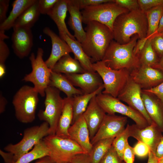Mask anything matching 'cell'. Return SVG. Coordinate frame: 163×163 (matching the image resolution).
Masks as SVG:
<instances>
[{
	"label": "cell",
	"mask_w": 163,
	"mask_h": 163,
	"mask_svg": "<svg viewBox=\"0 0 163 163\" xmlns=\"http://www.w3.org/2000/svg\"><path fill=\"white\" fill-rule=\"evenodd\" d=\"M64 99L63 107L55 135L62 138H69L68 130L72 125L73 116L72 97H66Z\"/></svg>",
	"instance_id": "cell-24"
},
{
	"label": "cell",
	"mask_w": 163,
	"mask_h": 163,
	"mask_svg": "<svg viewBox=\"0 0 163 163\" xmlns=\"http://www.w3.org/2000/svg\"><path fill=\"white\" fill-rule=\"evenodd\" d=\"M130 76L142 90L153 88L163 82V72L147 66L140 65L131 71Z\"/></svg>",
	"instance_id": "cell-14"
},
{
	"label": "cell",
	"mask_w": 163,
	"mask_h": 163,
	"mask_svg": "<svg viewBox=\"0 0 163 163\" xmlns=\"http://www.w3.org/2000/svg\"><path fill=\"white\" fill-rule=\"evenodd\" d=\"M80 10L85 8L99 5L103 3L113 2L114 0H75Z\"/></svg>",
	"instance_id": "cell-43"
},
{
	"label": "cell",
	"mask_w": 163,
	"mask_h": 163,
	"mask_svg": "<svg viewBox=\"0 0 163 163\" xmlns=\"http://www.w3.org/2000/svg\"><path fill=\"white\" fill-rule=\"evenodd\" d=\"M68 9L70 14L68 24L77 40L81 43L85 39V32L82 27V14L75 0H68Z\"/></svg>",
	"instance_id": "cell-22"
},
{
	"label": "cell",
	"mask_w": 163,
	"mask_h": 163,
	"mask_svg": "<svg viewBox=\"0 0 163 163\" xmlns=\"http://www.w3.org/2000/svg\"><path fill=\"white\" fill-rule=\"evenodd\" d=\"M142 90L140 86L130 78L117 98L140 113L150 125L153 122L146 110L141 97Z\"/></svg>",
	"instance_id": "cell-13"
},
{
	"label": "cell",
	"mask_w": 163,
	"mask_h": 163,
	"mask_svg": "<svg viewBox=\"0 0 163 163\" xmlns=\"http://www.w3.org/2000/svg\"><path fill=\"white\" fill-rule=\"evenodd\" d=\"M129 136L138 141L144 142L149 147L150 151L155 153L157 147L163 136L162 132L154 123L141 128L136 124L129 125Z\"/></svg>",
	"instance_id": "cell-15"
},
{
	"label": "cell",
	"mask_w": 163,
	"mask_h": 163,
	"mask_svg": "<svg viewBox=\"0 0 163 163\" xmlns=\"http://www.w3.org/2000/svg\"><path fill=\"white\" fill-rule=\"evenodd\" d=\"M148 22L145 12L140 9L129 11L119 15L113 25V40L121 44L129 42L137 35L139 39L147 37Z\"/></svg>",
	"instance_id": "cell-1"
},
{
	"label": "cell",
	"mask_w": 163,
	"mask_h": 163,
	"mask_svg": "<svg viewBox=\"0 0 163 163\" xmlns=\"http://www.w3.org/2000/svg\"><path fill=\"white\" fill-rule=\"evenodd\" d=\"M160 34L163 38V33H162L161 34Z\"/></svg>",
	"instance_id": "cell-58"
},
{
	"label": "cell",
	"mask_w": 163,
	"mask_h": 163,
	"mask_svg": "<svg viewBox=\"0 0 163 163\" xmlns=\"http://www.w3.org/2000/svg\"><path fill=\"white\" fill-rule=\"evenodd\" d=\"M122 163H125L124 161H123L122 162Z\"/></svg>",
	"instance_id": "cell-59"
},
{
	"label": "cell",
	"mask_w": 163,
	"mask_h": 163,
	"mask_svg": "<svg viewBox=\"0 0 163 163\" xmlns=\"http://www.w3.org/2000/svg\"><path fill=\"white\" fill-rule=\"evenodd\" d=\"M96 97L91 100L82 115L89 129L91 140L97 133L106 115L97 103Z\"/></svg>",
	"instance_id": "cell-19"
},
{
	"label": "cell",
	"mask_w": 163,
	"mask_h": 163,
	"mask_svg": "<svg viewBox=\"0 0 163 163\" xmlns=\"http://www.w3.org/2000/svg\"><path fill=\"white\" fill-rule=\"evenodd\" d=\"M104 89L103 85L92 93L76 95L72 97L73 116L72 125L83 115L91 99L101 93Z\"/></svg>",
	"instance_id": "cell-27"
},
{
	"label": "cell",
	"mask_w": 163,
	"mask_h": 163,
	"mask_svg": "<svg viewBox=\"0 0 163 163\" xmlns=\"http://www.w3.org/2000/svg\"><path fill=\"white\" fill-rule=\"evenodd\" d=\"M144 12L148 22V30L146 37L148 38L156 33L160 19L163 14V5L156 6Z\"/></svg>",
	"instance_id": "cell-31"
},
{
	"label": "cell",
	"mask_w": 163,
	"mask_h": 163,
	"mask_svg": "<svg viewBox=\"0 0 163 163\" xmlns=\"http://www.w3.org/2000/svg\"><path fill=\"white\" fill-rule=\"evenodd\" d=\"M114 2L121 7L129 11L140 9L138 0H114Z\"/></svg>",
	"instance_id": "cell-42"
},
{
	"label": "cell",
	"mask_w": 163,
	"mask_h": 163,
	"mask_svg": "<svg viewBox=\"0 0 163 163\" xmlns=\"http://www.w3.org/2000/svg\"><path fill=\"white\" fill-rule=\"evenodd\" d=\"M162 33H163V14L160 19L159 26L156 33L155 35L160 34Z\"/></svg>",
	"instance_id": "cell-54"
},
{
	"label": "cell",
	"mask_w": 163,
	"mask_h": 163,
	"mask_svg": "<svg viewBox=\"0 0 163 163\" xmlns=\"http://www.w3.org/2000/svg\"><path fill=\"white\" fill-rule=\"evenodd\" d=\"M59 0H39L38 7L40 14H47Z\"/></svg>",
	"instance_id": "cell-40"
},
{
	"label": "cell",
	"mask_w": 163,
	"mask_h": 163,
	"mask_svg": "<svg viewBox=\"0 0 163 163\" xmlns=\"http://www.w3.org/2000/svg\"><path fill=\"white\" fill-rule=\"evenodd\" d=\"M68 11V0H59L47 15L56 24L59 33L66 34L72 39L76 40L69 31L66 24Z\"/></svg>",
	"instance_id": "cell-23"
},
{
	"label": "cell",
	"mask_w": 163,
	"mask_h": 163,
	"mask_svg": "<svg viewBox=\"0 0 163 163\" xmlns=\"http://www.w3.org/2000/svg\"><path fill=\"white\" fill-rule=\"evenodd\" d=\"M117 153L112 145L102 158L100 163H122Z\"/></svg>",
	"instance_id": "cell-37"
},
{
	"label": "cell",
	"mask_w": 163,
	"mask_h": 163,
	"mask_svg": "<svg viewBox=\"0 0 163 163\" xmlns=\"http://www.w3.org/2000/svg\"><path fill=\"white\" fill-rule=\"evenodd\" d=\"M129 125L128 124L124 130L114 138L112 144V146L117 152L122 161H123V152L128 143V138L130 137Z\"/></svg>",
	"instance_id": "cell-35"
},
{
	"label": "cell",
	"mask_w": 163,
	"mask_h": 163,
	"mask_svg": "<svg viewBox=\"0 0 163 163\" xmlns=\"http://www.w3.org/2000/svg\"><path fill=\"white\" fill-rule=\"evenodd\" d=\"M158 159L156 157L155 154L150 151L148 155V159L147 163H158Z\"/></svg>",
	"instance_id": "cell-52"
},
{
	"label": "cell",
	"mask_w": 163,
	"mask_h": 163,
	"mask_svg": "<svg viewBox=\"0 0 163 163\" xmlns=\"http://www.w3.org/2000/svg\"><path fill=\"white\" fill-rule=\"evenodd\" d=\"M158 163H163V157L158 159Z\"/></svg>",
	"instance_id": "cell-57"
},
{
	"label": "cell",
	"mask_w": 163,
	"mask_h": 163,
	"mask_svg": "<svg viewBox=\"0 0 163 163\" xmlns=\"http://www.w3.org/2000/svg\"><path fill=\"white\" fill-rule=\"evenodd\" d=\"M8 38L4 32L0 31V65H5V62L10 54L9 48L4 41L5 39Z\"/></svg>",
	"instance_id": "cell-36"
},
{
	"label": "cell",
	"mask_w": 163,
	"mask_h": 163,
	"mask_svg": "<svg viewBox=\"0 0 163 163\" xmlns=\"http://www.w3.org/2000/svg\"><path fill=\"white\" fill-rule=\"evenodd\" d=\"M43 31V33L49 36L51 39V53L45 62L47 67L52 69L61 58L72 53V51L67 43L50 28L45 27Z\"/></svg>",
	"instance_id": "cell-18"
},
{
	"label": "cell",
	"mask_w": 163,
	"mask_h": 163,
	"mask_svg": "<svg viewBox=\"0 0 163 163\" xmlns=\"http://www.w3.org/2000/svg\"><path fill=\"white\" fill-rule=\"evenodd\" d=\"M69 137L74 140L87 153L92 147L88 126L83 115L75 121L68 130Z\"/></svg>",
	"instance_id": "cell-20"
},
{
	"label": "cell",
	"mask_w": 163,
	"mask_h": 163,
	"mask_svg": "<svg viewBox=\"0 0 163 163\" xmlns=\"http://www.w3.org/2000/svg\"><path fill=\"white\" fill-rule=\"evenodd\" d=\"M142 90L155 95L160 100L163 104V82L153 88Z\"/></svg>",
	"instance_id": "cell-46"
},
{
	"label": "cell",
	"mask_w": 163,
	"mask_h": 163,
	"mask_svg": "<svg viewBox=\"0 0 163 163\" xmlns=\"http://www.w3.org/2000/svg\"><path fill=\"white\" fill-rule=\"evenodd\" d=\"M126 116L106 114L97 133L91 140L92 145L104 139L115 138L125 129Z\"/></svg>",
	"instance_id": "cell-12"
},
{
	"label": "cell",
	"mask_w": 163,
	"mask_h": 163,
	"mask_svg": "<svg viewBox=\"0 0 163 163\" xmlns=\"http://www.w3.org/2000/svg\"><path fill=\"white\" fill-rule=\"evenodd\" d=\"M85 29V37L81 43L84 51L92 63L101 61L113 40V31L106 26L95 21L88 23Z\"/></svg>",
	"instance_id": "cell-2"
},
{
	"label": "cell",
	"mask_w": 163,
	"mask_h": 163,
	"mask_svg": "<svg viewBox=\"0 0 163 163\" xmlns=\"http://www.w3.org/2000/svg\"><path fill=\"white\" fill-rule=\"evenodd\" d=\"M141 97L146 110L153 123L163 133V104L155 95L142 90Z\"/></svg>",
	"instance_id": "cell-21"
},
{
	"label": "cell",
	"mask_w": 163,
	"mask_h": 163,
	"mask_svg": "<svg viewBox=\"0 0 163 163\" xmlns=\"http://www.w3.org/2000/svg\"><path fill=\"white\" fill-rule=\"evenodd\" d=\"M71 163H91L88 153H82L75 156L72 159Z\"/></svg>",
	"instance_id": "cell-47"
},
{
	"label": "cell",
	"mask_w": 163,
	"mask_h": 163,
	"mask_svg": "<svg viewBox=\"0 0 163 163\" xmlns=\"http://www.w3.org/2000/svg\"><path fill=\"white\" fill-rule=\"evenodd\" d=\"M96 100L102 109L108 114L119 113L133 120L139 127L144 128L149 124L143 116L129 105L124 104L117 98L101 93L96 96Z\"/></svg>",
	"instance_id": "cell-11"
},
{
	"label": "cell",
	"mask_w": 163,
	"mask_h": 163,
	"mask_svg": "<svg viewBox=\"0 0 163 163\" xmlns=\"http://www.w3.org/2000/svg\"><path fill=\"white\" fill-rule=\"evenodd\" d=\"M60 37L68 45L73 53L75 59L77 60L86 72H95L93 63L84 51L81 44L70 37L66 34L59 33Z\"/></svg>",
	"instance_id": "cell-25"
},
{
	"label": "cell",
	"mask_w": 163,
	"mask_h": 163,
	"mask_svg": "<svg viewBox=\"0 0 163 163\" xmlns=\"http://www.w3.org/2000/svg\"><path fill=\"white\" fill-rule=\"evenodd\" d=\"M138 38V36L135 35L129 42L123 44L113 40L101 61L107 67L115 70L126 69L131 71L138 68L140 66L139 58L133 52Z\"/></svg>",
	"instance_id": "cell-3"
},
{
	"label": "cell",
	"mask_w": 163,
	"mask_h": 163,
	"mask_svg": "<svg viewBox=\"0 0 163 163\" xmlns=\"http://www.w3.org/2000/svg\"><path fill=\"white\" fill-rule=\"evenodd\" d=\"M135 155L133 148L128 143L123 152V161L125 163H133Z\"/></svg>",
	"instance_id": "cell-44"
},
{
	"label": "cell",
	"mask_w": 163,
	"mask_h": 163,
	"mask_svg": "<svg viewBox=\"0 0 163 163\" xmlns=\"http://www.w3.org/2000/svg\"><path fill=\"white\" fill-rule=\"evenodd\" d=\"M47 156H49L48 150L42 139L35 145L31 151L21 156L15 163H29Z\"/></svg>",
	"instance_id": "cell-34"
},
{
	"label": "cell",
	"mask_w": 163,
	"mask_h": 163,
	"mask_svg": "<svg viewBox=\"0 0 163 163\" xmlns=\"http://www.w3.org/2000/svg\"><path fill=\"white\" fill-rule=\"evenodd\" d=\"M10 1L0 0V24H2L6 19V14L8 10Z\"/></svg>",
	"instance_id": "cell-45"
},
{
	"label": "cell",
	"mask_w": 163,
	"mask_h": 163,
	"mask_svg": "<svg viewBox=\"0 0 163 163\" xmlns=\"http://www.w3.org/2000/svg\"><path fill=\"white\" fill-rule=\"evenodd\" d=\"M49 152V156L56 163L70 162L76 155L87 153L75 141L70 138L56 135H48L43 139Z\"/></svg>",
	"instance_id": "cell-5"
},
{
	"label": "cell",
	"mask_w": 163,
	"mask_h": 163,
	"mask_svg": "<svg viewBox=\"0 0 163 163\" xmlns=\"http://www.w3.org/2000/svg\"><path fill=\"white\" fill-rule=\"evenodd\" d=\"M71 163L70 162H66V163Z\"/></svg>",
	"instance_id": "cell-60"
},
{
	"label": "cell",
	"mask_w": 163,
	"mask_h": 163,
	"mask_svg": "<svg viewBox=\"0 0 163 163\" xmlns=\"http://www.w3.org/2000/svg\"><path fill=\"white\" fill-rule=\"evenodd\" d=\"M153 68L159 69L163 72V57L160 59L158 63Z\"/></svg>",
	"instance_id": "cell-55"
},
{
	"label": "cell",
	"mask_w": 163,
	"mask_h": 163,
	"mask_svg": "<svg viewBox=\"0 0 163 163\" xmlns=\"http://www.w3.org/2000/svg\"><path fill=\"white\" fill-rule=\"evenodd\" d=\"M64 75L74 86L80 88L83 94L92 93L103 85L101 77L96 72Z\"/></svg>",
	"instance_id": "cell-17"
},
{
	"label": "cell",
	"mask_w": 163,
	"mask_h": 163,
	"mask_svg": "<svg viewBox=\"0 0 163 163\" xmlns=\"http://www.w3.org/2000/svg\"><path fill=\"white\" fill-rule=\"evenodd\" d=\"M12 35V47L14 53L22 59L29 54L33 46V35L31 29L14 28Z\"/></svg>",
	"instance_id": "cell-16"
},
{
	"label": "cell",
	"mask_w": 163,
	"mask_h": 163,
	"mask_svg": "<svg viewBox=\"0 0 163 163\" xmlns=\"http://www.w3.org/2000/svg\"><path fill=\"white\" fill-rule=\"evenodd\" d=\"M39 94L34 87L28 85L22 86L16 92L12 103L15 117L19 122L28 123L34 120Z\"/></svg>",
	"instance_id": "cell-4"
},
{
	"label": "cell",
	"mask_w": 163,
	"mask_h": 163,
	"mask_svg": "<svg viewBox=\"0 0 163 163\" xmlns=\"http://www.w3.org/2000/svg\"><path fill=\"white\" fill-rule=\"evenodd\" d=\"M135 155L140 157H143L148 155L150 149L146 144L138 141L133 148Z\"/></svg>",
	"instance_id": "cell-41"
},
{
	"label": "cell",
	"mask_w": 163,
	"mask_h": 163,
	"mask_svg": "<svg viewBox=\"0 0 163 163\" xmlns=\"http://www.w3.org/2000/svg\"><path fill=\"white\" fill-rule=\"evenodd\" d=\"M49 125L43 122L40 125L25 129L21 140L15 144H10L4 148L7 152L12 154L15 163L24 154L28 152L33 147L44 137L49 135Z\"/></svg>",
	"instance_id": "cell-10"
},
{
	"label": "cell",
	"mask_w": 163,
	"mask_h": 163,
	"mask_svg": "<svg viewBox=\"0 0 163 163\" xmlns=\"http://www.w3.org/2000/svg\"><path fill=\"white\" fill-rule=\"evenodd\" d=\"M129 11L113 2L86 7L81 11L83 23L95 21L108 27L112 31L114 22L120 15Z\"/></svg>",
	"instance_id": "cell-7"
},
{
	"label": "cell",
	"mask_w": 163,
	"mask_h": 163,
	"mask_svg": "<svg viewBox=\"0 0 163 163\" xmlns=\"http://www.w3.org/2000/svg\"><path fill=\"white\" fill-rule=\"evenodd\" d=\"M6 72L5 65H0V78H2L5 75Z\"/></svg>",
	"instance_id": "cell-56"
},
{
	"label": "cell",
	"mask_w": 163,
	"mask_h": 163,
	"mask_svg": "<svg viewBox=\"0 0 163 163\" xmlns=\"http://www.w3.org/2000/svg\"><path fill=\"white\" fill-rule=\"evenodd\" d=\"M0 154L5 163H14V156L12 154L9 152H5L0 150Z\"/></svg>",
	"instance_id": "cell-49"
},
{
	"label": "cell",
	"mask_w": 163,
	"mask_h": 163,
	"mask_svg": "<svg viewBox=\"0 0 163 163\" xmlns=\"http://www.w3.org/2000/svg\"><path fill=\"white\" fill-rule=\"evenodd\" d=\"M92 66L103 81L104 89L102 93L117 98L129 80L131 71L126 69H112L102 61L93 63Z\"/></svg>",
	"instance_id": "cell-6"
},
{
	"label": "cell",
	"mask_w": 163,
	"mask_h": 163,
	"mask_svg": "<svg viewBox=\"0 0 163 163\" xmlns=\"http://www.w3.org/2000/svg\"><path fill=\"white\" fill-rule=\"evenodd\" d=\"M8 102L4 96L1 91L0 93V113H3L5 110Z\"/></svg>",
	"instance_id": "cell-51"
},
{
	"label": "cell",
	"mask_w": 163,
	"mask_h": 163,
	"mask_svg": "<svg viewBox=\"0 0 163 163\" xmlns=\"http://www.w3.org/2000/svg\"><path fill=\"white\" fill-rule=\"evenodd\" d=\"M36 0H15L12 9L5 20L0 24V30L5 31L13 27L15 22L23 11Z\"/></svg>",
	"instance_id": "cell-30"
},
{
	"label": "cell",
	"mask_w": 163,
	"mask_h": 163,
	"mask_svg": "<svg viewBox=\"0 0 163 163\" xmlns=\"http://www.w3.org/2000/svg\"><path fill=\"white\" fill-rule=\"evenodd\" d=\"M152 37L148 38L143 50L138 55L140 65L153 67L159 62L160 59L152 45Z\"/></svg>",
	"instance_id": "cell-33"
},
{
	"label": "cell",
	"mask_w": 163,
	"mask_h": 163,
	"mask_svg": "<svg viewBox=\"0 0 163 163\" xmlns=\"http://www.w3.org/2000/svg\"><path fill=\"white\" fill-rule=\"evenodd\" d=\"M43 50L38 48L36 56L32 53L29 57L32 70L26 75L22 80L32 83L35 91L42 97L45 96V90L49 86L52 69L49 68L44 61L43 56Z\"/></svg>",
	"instance_id": "cell-9"
},
{
	"label": "cell",
	"mask_w": 163,
	"mask_h": 163,
	"mask_svg": "<svg viewBox=\"0 0 163 163\" xmlns=\"http://www.w3.org/2000/svg\"><path fill=\"white\" fill-rule=\"evenodd\" d=\"M152 37V47L160 59L163 57V38L160 34H156Z\"/></svg>",
	"instance_id": "cell-38"
},
{
	"label": "cell",
	"mask_w": 163,
	"mask_h": 163,
	"mask_svg": "<svg viewBox=\"0 0 163 163\" xmlns=\"http://www.w3.org/2000/svg\"><path fill=\"white\" fill-rule=\"evenodd\" d=\"M54 72L64 74L81 73L86 71L79 62L69 54L61 58L52 69Z\"/></svg>",
	"instance_id": "cell-29"
},
{
	"label": "cell",
	"mask_w": 163,
	"mask_h": 163,
	"mask_svg": "<svg viewBox=\"0 0 163 163\" xmlns=\"http://www.w3.org/2000/svg\"><path fill=\"white\" fill-rule=\"evenodd\" d=\"M148 39L146 37L138 40L133 50V52L135 55L138 56L144 48Z\"/></svg>",
	"instance_id": "cell-48"
},
{
	"label": "cell",
	"mask_w": 163,
	"mask_h": 163,
	"mask_svg": "<svg viewBox=\"0 0 163 163\" xmlns=\"http://www.w3.org/2000/svg\"><path fill=\"white\" fill-rule=\"evenodd\" d=\"M114 138L102 139L93 145L88 154L91 163H100L101 160L112 145Z\"/></svg>",
	"instance_id": "cell-32"
},
{
	"label": "cell",
	"mask_w": 163,
	"mask_h": 163,
	"mask_svg": "<svg viewBox=\"0 0 163 163\" xmlns=\"http://www.w3.org/2000/svg\"><path fill=\"white\" fill-rule=\"evenodd\" d=\"M35 163H56L50 156H47L43 157Z\"/></svg>",
	"instance_id": "cell-53"
},
{
	"label": "cell",
	"mask_w": 163,
	"mask_h": 163,
	"mask_svg": "<svg viewBox=\"0 0 163 163\" xmlns=\"http://www.w3.org/2000/svg\"><path fill=\"white\" fill-rule=\"evenodd\" d=\"M40 14L38 0L27 8L15 21L13 28L22 27L31 29L38 20Z\"/></svg>",
	"instance_id": "cell-28"
},
{
	"label": "cell",
	"mask_w": 163,
	"mask_h": 163,
	"mask_svg": "<svg viewBox=\"0 0 163 163\" xmlns=\"http://www.w3.org/2000/svg\"><path fill=\"white\" fill-rule=\"evenodd\" d=\"M45 92V109L40 110L38 116L40 120L49 124V135H55L63 107L64 99L61 96L60 91L53 87L49 86Z\"/></svg>",
	"instance_id": "cell-8"
},
{
	"label": "cell",
	"mask_w": 163,
	"mask_h": 163,
	"mask_svg": "<svg viewBox=\"0 0 163 163\" xmlns=\"http://www.w3.org/2000/svg\"><path fill=\"white\" fill-rule=\"evenodd\" d=\"M155 154L158 159L163 157V136L157 147Z\"/></svg>",
	"instance_id": "cell-50"
},
{
	"label": "cell",
	"mask_w": 163,
	"mask_h": 163,
	"mask_svg": "<svg viewBox=\"0 0 163 163\" xmlns=\"http://www.w3.org/2000/svg\"><path fill=\"white\" fill-rule=\"evenodd\" d=\"M138 2L140 9L144 12L163 5V0H138Z\"/></svg>",
	"instance_id": "cell-39"
},
{
	"label": "cell",
	"mask_w": 163,
	"mask_h": 163,
	"mask_svg": "<svg viewBox=\"0 0 163 163\" xmlns=\"http://www.w3.org/2000/svg\"><path fill=\"white\" fill-rule=\"evenodd\" d=\"M49 86L53 87L64 92L68 97L82 94L81 90L77 89L72 84L64 74L52 71Z\"/></svg>",
	"instance_id": "cell-26"
}]
</instances>
